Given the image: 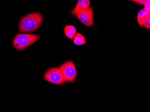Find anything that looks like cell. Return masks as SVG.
Segmentation results:
<instances>
[{"label": "cell", "mask_w": 150, "mask_h": 112, "mask_svg": "<svg viewBox=\"0 0 150 112\" xmlns=\"http://www.w3.org/2000/svg\"><path fill=\"white\" fill-rule=\"evenodd\" d=\"M131 1L137 3L139 5H141V6H144L146 3L148 1L147 0H132Z\"/></svg>", "instance_id": "8fae6325"}, {"label": "cell", "mask_w": 150, "mask_h": 112, "mask_svg": "<svg viewBox=\"0 0 150 112\" xmlns=\"http://www.w3.org/2000/svg\"><path fill=\"white\" fill-rule=\"evenodd\" d=\"M38 35L17 33L13 41V45L18 51H23L26 48L35 43L40 39Z\"/></svg>", "instance_id": "7a4b0ae2"}, {"label": "cell", "mask_w": 150, "mask_h": 112, "mask_svg": "<svg viewBox=\"0 0 150 112\" xmlns=\"http://www.w3.org/2000/svg\"><path fill=\"white\" fill-rule=\"evenodd\" d=\"M43 79L53 85H63L65 83L63 75L59 67H52L45 71Z\"/></svg>", "instance_id": "277c9868"}, {"label": "cell", "mask_w": 150, "mask_h": 112, "mask_svg": "<svg viewBox=\"0 0 150 112\" xmlns=\"http://www.w3.org/2000/svg\"><path fill=\"white\" fill-rule=\"evenodd\" d=\"M145 28L146 29H150V16L146 18V19L145 20L143 24L142 27Z\"/></svg>", "instance_id": "30bf717a"}, {"label": "cell", "mask_w": 150, "mask_h": 112, "mask_svg": "<svg viewBox=\"0 0 150 112\" xmlns=\"http://www.w3.org/2000/svg\"><path fill=\"white\" fill-rule=\"evenodd\" d=\"M149 16H150V12L144 9H142L139 11L137 16V20L138 23L141 27H142V24L145 20Z\"/></svg>", "instance_id": "ba28073f"}, {"label": "cell", "mask_w": 150, "mask_h": 112, "mask_svg": "<svg viewBox=\"0 0 150 112\" xmlns=\"http://www.w3.org/2000/svg\"><path fill=\"white\" fill-rule=\"evenodd\" d=\"M59 69L65 82H76L77 72L73 61H66L59 66Z\"/></svg>", "instance_id": "3957f363"}, {"label": "cell", "mask_w": 150, "mask_h": 112, "mask_svg": "<svg viewBox=\"0 0 150 112\" xmlns=\"http://www.w3.org/2000/svg\"><path fill=\"white\" fill-rule=\"evenodd\" d=\"M74 44L77 45H82L86 43V39L83 35L77 33L73 38Z\"/></svg>", "instance_id": "9c48e42d"}, {"label": "cell", "mask_w": 150, "mask_h": 112, "mask_svg": "<svg viewBox=\"0 0 150 112\" xmlns=\"http://www.w3.org/2000/svg\"><path fill=\"white\" fill-rule=\"evenodd\" d=\"M43 17L39 12L32 13L20 19L18 29L21 32L27 33L37 31L42 23Z\"/></svg>", "instance_id": "6da1fadb"}, {"label": "cell", "mask_w": 150, "mask_h": 112, "mask_svg": "<svg viewBox=\"0 0 150 112\" xmlns=\"http://www.w3.org/2000/svg\"><path fill=\"white\" fill-rule=\"evenodd\" d=\"M91 5L90 0H78L77 4L74 9L71 11V13L74 16H76L78 13L89 9Z\"/></svg>", "instance_id": "8992f818"}, {"label": "cell", "mask_w": 150, "mask_h": 112, "mask_svg": "<svg viewBox=\"0 0 150 112\" xmlns=\"http://www.w3.org/2000/svg\"><path fill=\"white\" fill-rule=\"evenodd\" d=\"M64 32L65 36L72 40L76 34V29L74 26L66 25L64 27Z\"/></svg>", "instance_id": "52a82bcc"}, {"label": "cell", "mask_w": 150, "mask_h": 112, "mask_svg": "<svg viewBox=\"0 0 150 112\" xmlns=\"http://www.w3.org/2000/svg\"><path fill=\"white\" fill-rule=\"evenodd\" d=\"M76 17L85 26L92 27L94 24L93 11L92 7H90L86 11L78 13Z\"/></svg>", "instance_id": "5b68a950"}, {"label": "cell", "mask_w": 150, "mask_h": 112, "mask_svg": "<svg viewBox=\"0 0 150 112\" xmlns=\"http://www.w3.org/2000/svg\"><path fill=\"white\" fill-rule=\"evenodd\" d=\"M145 10H146L147 11L150 12V0H148V1L146 3L145 5H144Z\"/></svg>", "instance_id": "7c38bea8"}]
</instances>
